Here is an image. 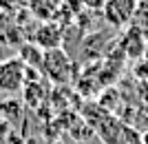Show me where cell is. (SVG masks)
Segmentation results:
<instances>
[{
    "mask_svg": "<svg viewBox=\"0 0 148 144\" xmlns=\"http://www.w3.org/2000/svg\"><path fill=\"white\" fill-rule=\"evenodd\" d=\"M62 40H64V36H62V29L58 27V22H53V20H49V22H42V25L36 29V33H33V42H36L38 49H42V51L60 49Z\"/></svg>",
    "mask_w": 148,
    "mask_h": 144,
    "instance_id": "4",
    "label": "cell"
},
{
    "mask_svg": "<svg viewBox=\"0 0 148 144\" xmlns=\"http://www.w3.org/2000/svg\"><path fill=\"white\" fill-rule=\"evenodd\" d=\"M20 113H22V104H20L18 100H13V98H9V102H0V115L9 122V115H11V120H18Z\"/></svg>",
    "mask_w": 148,
    "mask_h": 144,
    "instance_id": "8",
    "label": "cell"
},
{
    "mask_svg": "<svg viewBox=\"0 0 148 144\" xmlns=\"http://www.w3.org/2000/svg\"><path fill=\"white\" fill-rule=\"evenodd\" d=\"M16 2L18 0H0V9H11V7H16Z\"/></svg>",
    "mask_w": 148,
    "mask_h": 144,
    "instance_id": "11",
    "label": "cell"
},
{
    "mask_svg": "<svg viewBox=\"0 0 148 144\" xmlns=\"http://www.w3.org/2000/svg\"><path fill=\"white\" fill-rule=\"evenodd\" d=\"M133 73H135V78H137L139 82L148 84V58H144V60H139V62L135 64Z\"/></svg>",
    "mask_w": 148,
    "mask_h": 144,
    "instance_id": "9",
    "label": "cell"
},
{
    "mask_svg": "<svg viewBox=\"0 0 148 144\" xmlns=\"http://www.w3.org/2000/svg\"><path fill=\"white\" fill-rule=\"evenodd\" d=\"M82 7H86V9H91V11H102V7H104L106 0H80Z\"/></svg>",
    "mask_w": 148,
    "mask_h": 144,
    "instance_id": "10",
    "label": "cell"
},
{
    "mask_svg": "<svg viewBox=\"0 0 148 144\" xmlns=\"http://www.w3.org/2000/svg\"><path fill=\"white\" fill-rule=\"evenodd\" d=\"M42 2H47V5H51V7H56V9H60L64 0H42Z\"/></svg>",
    "mask_w": 148,
    "mask_h": 144,
    "instance_id": "13",
    "label": "cell"
},
{
    "mask_svg": "<svg viewBox=\"0 0 148 144\" xmlns=\"http://www.w3.org/2000/svg\"><path fill=\"white\" fill-rule=\"evenodd\" d=\"M27 64L18 56L7 58L0 62V93H16L25 87Z\"/></svg>",
    "mask_w": 148,
    "mask_h": 144,
    "instance_id": "2",
    "label": "cell"
},
{
    "mask_svg": "<svg viewBox=\"0 0 148 144\" xmlns=\"http://www.w3.org/2000/svg\"><path fill=\"white\" fill-rule=\"evenodd\" d=\"M71 69H73V62L62 49H51L42 53L40 71L47 73V78H51L56 84H64L71 80Z\"/></svg>",
    "mask_w": 148,
    "mask_h": 144,
    "instance_id": "1",
    "label": "cell"
},
{
    "mask_svg": "<svg viewBox=\"0 0 148 144\" xmlns=\"http://www.w3.org/2000/svg\"><path fill=\"white\" fill-rule=\"evenodd\" d=\"M29 11L31 16H36L40 22H49V20L56 18V7L47 5V2H42V0H29Z\"/></svg>",
    "mask_w": 148,
    "mask_h": 144,
    "instance_id": "6",
    "label": "cell"
},
{
    "mask_svg": "<svg viewBox=\"0 0 148 144\" xmlns=\"http://www.w3.org/2000/svg\"><path fill=\"white\" fill-rule=\"evenodd\" d=\"M139 0H106L102 7V16L111 27L119 29V27L130 25V20L135 18Z\"/></svg>",
    "mask_w": 148,
    "mask_h": 144,
    "instance_id": "3",
    "label": "cell"
},
{
    "mask_svg": "<svg viewBox=\"0 0 148 144\" xmlns=\"http://www.w3.org/2000/svg\"><path fill=\"white\" fill-rule=\"evenodd\" d=\"M53 144H64V142H62V140H56V142H53Z\"/></svg>",
    "mask_w": 148,
    "mask_h": 144,
    "instance_id": "14",
    "label": "cell"
},
{
    "mask_svg": "<svg viewBox=\"0 0 148 144\" xmlns=\"http://www.w3.org/2000/svg\"><path fill=\"white\" fill-rule=\"evenodd\" d=\"M124 49L128 53V58H142L144 51H146V42H144L142 29L137 25H133L126 31V38H124Z\"/></svg>",
    "mask_w": 148,
    "mask_h": 144,
    "instance_id": "5",
    "label": "cell"
},
{
    "mask_svg": "<svg viewBox=\"0 0 148 144\" xmlns=\"http://www.w3.org/2000/svg\"><path fill=\"white\" fill-rule=\"evenodd\" d=\"M5 131H11V129H9V122H7V120L0 115V135H2Z\"/></svg>",
    "mask_w": 148,
    "mask_h": 144,
    "instance_id": "12",
    "label": "cell"
},
{
    "mask_svg": "<svg viewBox=\"0 0 148 144\" xmlns=\"http://www.w3.org/2000/svg\"><path fill=\"white\" fill-rule=\"evenodd\" d=\"M22 89H25V102H29L31 107H38L44 100V89L38 80L36 82H25Z\"/></svg>",
    "mask_w": 148,
    "mask_h": 144,
    "instance_id": "7",
    "label": "cell"
}]
</instances>
